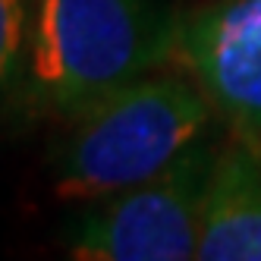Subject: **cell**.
Wrapping results in <instances>:
<instances>
[{
    "instance_id": "cell-2",
    "label": "cell",
    "mask_w": 261,
    "mask_h": 261,
    "mask_svg": "<svg viewBox=\"0 0 261 261\" xmlns=\"http://www.w3.org/2000/svg\"><path fill=\"white\" fill-rule=\"evenodd\" d=\"M214 117L189 76L148 72L72 117L54 192L63 201H101L133 189L204 145Z\"/></svg>"
},
{
    "instance_id": "cell-5",
    "label": "cell",
    "mask_w": 261,
    "mask_h": 261,
    "mask_svg": "<svg viewBox=\"0 0 261 261\" xmlns=\"http://www.w3.org/2000/svg\"><path fill=\"white\" fill-rule=\"evenodd\" d=\"M201 261H261V151L236 142L214 154L198 236Z\"/></svg>"
},
{
    "instance_id": "cell-4",
    "label": "cell",
    "mask_w": 261,
    "mask_h": 261,
    "mask_svg": "<svg viewBox=\"0 0 261 261\" xmlns=\"http://www.w3.org/2000/svg\"><path fill=\"white\" fill-rule=\"evenodd\" d=\"M176 57L236 142L261 151V0H211L179 22Z\"/></svg>"
},
{
    "instance_id": "cell-1",
    "label": "cell",
    "mask_w": 261,
    "mask_h": 261,
    "mask_svg": "<svg viewBox=\"0 0 261 261\" xmlns=\"http://www.w3.org/2000/svg\"><path fill=\"white\" fill-rule=\"evenodd\" d=\"M179 22L158 0H35L25 50L32 101L79 117L176 54Z\"/></svg>"
},
{
    "instance_id": "cell-6",
    "label": "cell",
    "mask_w": 261,
    "mask_h": 261,
    "mask_svg": "<svg viewBox=\"0 0 261 261\" xmlns=\"http://www.w3.org/2000/svg\"><path fill=\"white\" fill-rule=\"evenodd\" d=\"M35 0H0V98L25 66Z\"/></svg>"
},
{
    "instance_id": "cell-3",
    "label": "cell",
    "mask_w": 261,
    "mask_h": 261,
    "mask_svg": "<svg viewBox=\"0 0 261 261\" xmlns=\"http://www.w3.org/2000/svg\"><path fill=\"white\" fill-rule=\"evenodd\" d=\"M214 154L198 145L170 170L123 189L82 220L72 242L79 261H186L198 258L201 211Z\"/></svg>"
}]
</instances>
